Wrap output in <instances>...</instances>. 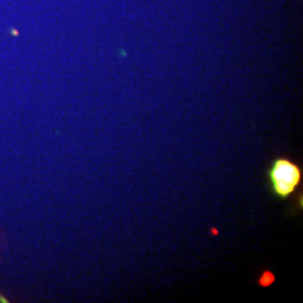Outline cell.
<instances>
[{
  "label": "cell",
  "instance_id": "cell-2",
  "mask_svg": "<svg viewBox=\"0 0 303 303\" xmlns=\"http://www.w3.org/2000/svg\"><path fill=\"white\" fill-rule=\"evenodd\" d=\"M274 274H273L271 271L268 269H265L264 272H262L259 274L257 278V284L262 287H266V286H269L271 284L274 282Z\"/></svg>",
  "mask_w": 303,
  "mask_h": 303
},
{
  "label": "cell",
  "instance_id": "cell-1",
  "mask_svg": "<svg viewBox=\"0 0 303 303\" xmlns=\"http://www.w3.org/2000/svg\"><path fill=\"white\" fill-rule=\"evenodd\" d=\"M267 185L275 199L286 201L301 188L302 166L284 155L275 156L266 171Z\"/></svg>",
  "mask_w": 303,
  "mask_h": 303
}]
</instances>
